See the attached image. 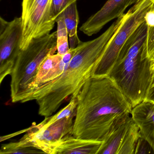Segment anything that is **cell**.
<instances>
[{"label":"cell","instance_id":"1","mask_svg":"<svg viewBox=\"0 0 154 154\" xmlns=\"http://www.w3.org/2000/svg\"><path fill=\"white\" fill-rule=\"evenodd\" d=\"M132 106L108 75H91L77 95L72 135L103 142L113 127L130 115Z\"/></svg>","mask_w":154,"mask_h":154},{"label":"cell","instance_id":"2","mask_svg":"<svg viewBox=\"0 0 154 154\" xmlns=\"http://www.w3.org/2000/svg\"><path fill=\"white\" fill-rule=\"evenodd\" d=\"M122 23L121 19H118L97 38L81 42L63 73L53 81L32 89L21 103L35 101L38 114L45 118L53 115L69 97L77 96L91 76L94 66Z\"/></svg>","mask_w":154,"mask_h":154},{"label":"cell","instance_id":"3","mask_svg":"<svg viewBox=\"0 0 154 154\" xmlns=\"http://www.w3.org/2000/svg\"><path fill=\"white\" fill-rule=\"evenodd\" d=\"M145 40L142 35L131 36L108 75L132 108L146 100L152 80V60L143 50Z\"/></svg>","mask_w":154,"mask_h":154},{"label":"cell","instance_id":"4","mask_svg":"<svg viewBox=\"0 0 154 154\" xmlns=\"http://www.w3.org/2000/svg\"><path fill=\"white\" fill-rule=\"evenodd\" d=\"M57 51L56 31L34 39L26 49L20 51L10 75L12 103L21 102L43 61Z\"/></svg>","mask_w":154,"mask_h":154},{"label":"cell","instance_id":"5","mask_svg":"<svg viewBox=\"0 0 154 154\" xmlns=\"http://www.w3.org/2000/svg\"><path fill=\"white\" fill-rule=\"evenodd\" d=\"M152 4V0H139L124 14L122 23L107 44L92 75H108L130 37L145 21V16L151 9Z\"/></svg>","mask_w":154,"mask_h":154},{"label":"cell","instance_id":"6","mask_svg":"<svg viewBox=\"0 0 154 154\" xmlns=\"http://www.w3.org/2000/svg\"><path fill=\"white\" fill-rule=\"evenodd\" d=\"M52 2L53 0H23L21 50L26 49L34 39L50 34L54 28L56 22L51 15Z\"/></svg>","mask_w":154,"mask_h":154},{"label":"cell","instance_id":"7","mask_svg":"<svg viewBox=\"0 0 154 154\" xmlns=\"http://www.w3.org/2000/svg\"><path fill=\"white\" fill-rule=\"evenodd\" d=\"M23 25L20 17L8 21L0 17V84L10 75L21 49Z\"/></svg>","mask_w":154,"mask_h":154},{"label":"cell","instance_id":"8","mask_svg":"<svg viewBox=\"0 0 154 154\" xmlns=\"http://www.w3.org/2000/svg\"><path fill=\"white\" fill-rule=\"evenodd\" d=\"M75 114L59 120L43 128H29L23 138L45 154H54V150L63 138L72 135Z\"/></svg>","mask_w":154,"mask_h":154},{"label":"cell","instance_id":"9","mask_svg":"<svg viewBox=\"0 0 154 154\" xmlns=\"http://www.w3.org/2000/svg\"><path fill=\"white\" fill-rule=\"evenodd\" d=\"M139 0H108L102 8L82 24L80 30L86 35H95L107 23L124 15L130 6L136 4Z\"/></svg>","mask_w":154,"mask_h":154},{"label":"cell","instance_id":"10","mask_svg":"<svg viewBox=\"0 0 154 154\" xmlns=\"http://www.w3.org/2000/svg\"><path fill=\"white\" fill-rule=\"evenodd\" d=\"M131 117L140 130L141 137L154 153V102L145 100L132 108Z\"/></svg>","mask_w":154,"mask_h":154},{"label":"cell","instance_id":"11","mask_svg":"<svg viewBox=\"0 0 154 154\" xmlns=\"http://www.w3.org/2000/svg\"><path fill=\"white\" fill-rule=\"evenodd\" d=\"M102 143L68 135L58 143L54 154H97Z\"/></svg>","mask_w":154,"mask_h":154},{"label":"cell","instance_id":"12","mask_svg":"<svg viewBox=\"0 0 154 154\" xmlns=\"http://www.w3.org/2000/svg\"><path fill=\"white\" fill-rule=\"evenodd\" d=\"M132 120L130 114L117 123L102 143L97 154H118Z\"/></svg>","mask_w":154,"mask_h":154},{"label":"cell","instance_id":"13","mask_svg":"<svg viewBox=\"0 0 154 154\" xmlns=\"http://www.w3.org/2000/svg\"><path fill=\"white\" fill-rule=\"evenodd\" d=\"M68 32L70 48L77 47L82 42L77 35L79 16L77 8V1L69 5L62 13Z\"/></svg>","mask_w":154,"mask_h":154},{"label":"cell","instance_id":"14","mask_svg":"<svg viewBox=\"0 0 154 154\" xmlns=\"http://www.w3.org/2000/svg\"><path fill=\"white\" fill-rule=\"evenodd\" d=\"M141 137L139 128L132 119L122 140L118 154H135L137 144Z\"/></svg>","mask_w":154,"mask_h":154},{"label":"cell","instance_id":"15","mask_svg":"<svg viewBox=\"0 0 154 154\" xmlns=\"http://www.w3.org/2000/svg\"><path fill=\"white\" fill-rule=\"evenodd\" d=\"M1 154H45L44 151L32 146L31 143L21 138L19 141L3 144L0 149Z\"/></svg>","mask_w":154,"mask_h":154},{"label":"cell","instance_id":"16","mask_svg":"<svg viewBox=\"0 0 154 154\" xmlns=\"http://www.w3.org/2000/svg\"><path fill=\"white\" fill-rule=\"evenodd\" d=\"M63 56L57 53V54L49 55L45 59L39 66L34 81L29 86V91L25 95L32 89L36 88L41 84L43 78L49 71H51L60 62Z\"/></svg>","mask_w":154,"mask_h":154},{"label":"cell","instance_id":"17","mask_svg":"<svg viewBox=\"0 0 154 154\" xmlns=\"http://www.w3.org/2000/svg\"><path fill=\"white\" fill-rule=\"evenodd\" d=\"M77 106V96L73 95L71 97L69 103L61 110L54 115L45 117V120L38 125H32L36 129L43 128L53 124L59 120L75 114Z\"/></svg>","mask_w":154,"mask_h":154},{"label":"cell","instance_id":"18","mask_svg":"<svg viewBox=\"0 0 154 154\" xmlns=\"http://www.w3.org/2000/svg\"><path fill=\"white\" fill-rule=\"evenodd\" d=\"M57 54L64 55L70 50L68 42V34L62 14L57 19Z\"/></svg>","mask_w":154,"mask_h":154},{"label":"cell","instance_id":"19","mask_svg":"<svg viewBox=\"0 0 154 154\" xmlns=\"http://www.w3.org/2000/svg\"><path fill=\"white\" fill-rule=\"evenodd\" d=\"M77 1L78 0H53L51 15L53 20L56 21L57 17L69 5Z\"/></svg>","mask_w":154,"mask_h":154},{"label":"cell","instance_id":"20","mask_svg":"<svg viewBox=\"0 0 154 154\" xmlns=\"http://www.w3.org/2000/svg\"><path fill=\"white\" fill-rule=\"evenodd\" d=\"M143 49L149 58L151 60L154 59V27H147Z\"/></svg>","mask_w":154,"mask_h":154},{"label":"cell","instance_id":"21","mask_svg":"<svg viewBox=\"0 0 154 154\" xmlns=\"http://www.w3.org/2000/svg\"><path fill=\"white\" fill-rule=\"evenodd\" d=\"M150 149H152L148 142L141 137L138 141L137 147H136V150H135V154H146V153H150L149 151Z\"/></svg>","mask_w":154,"mask_h":154},{"label":"cell","instance_id":"22","mask_svg":"<svg viewBox=\"0 0 154 154\" xmlns=\"http://www.w3.org/2000/svg\"><path fill=\"white\" fill-rule=\"evenodd\" d=\"M152 71H153L152 80H151L150 87H149L146 100L151 101L154 102V59L152 60Z\"/></svg>","mask_w":154,"mask_h":154},{"label":"cell","instance_id":"23","mask_svg":"<svg viewBox=\"0 0 154 154\" xmlns=\"http://www.w3.org/2000/svg\"><path fill=\"white\" fill-rule=\"evenodd\" d=\"M145 22L148 27H154V9H150L145 17Z\"/></svg>","mask_w":154,"mask_h":154},{"label":"cell","instance_id":"24","mask_svg":"<svg viewBox=\"0 0 154 154\" xmlns=\"http://www.w3.org/2000/svg\"><path fill=\"white\" fill-rule=\"evenodd\" d=\"M152 1L153 2V4H152L151 9H154V0H152Z\"/></svg>","mask_w":154,"mask_h":154}]
</instances>
